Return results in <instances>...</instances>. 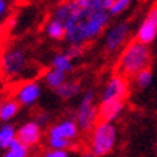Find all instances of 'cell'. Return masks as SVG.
<instances>
[{
    "instance_id": "1",
    "label": "cell",
    "mask_w": 157,
    "mask_h": 157,
    "mask_svg": "<svg viewBox=\"0 0 157 157\" xmlns=\"http://www.w3.org/2000/svg\"><path fill=\"white\" fill-rule=\"evenodd\" d=\"M53 17L65 26V40L69 45L85 46L97 39L109 25L108 10L86 7L74 0H65L55 7Z\"/></svg>"
},
{
    "instance_id": "2",
    "label": "cell",
    "mask_w": 157,
    "mask_h": 157,
    "mask_svg": "<svg viewBox=\"0 0 157 157\" xmlns=\"http://www.w3.org/2000/svg\"><path fill=\"white\" fill-rule=\"evenodd\" d=\"M151 65V52L148 45L134 39L121 51L117 62V71L127 78H133L138 71Z\"/></svg>"
},
{
    "instance_id": "3",
    "label": "cell",
    "mask_w": 157,
    "mask_h": 157,
    "mask_svg": "<svg viewBox=\"0 0 157 157\" xmlns=\"http://www.w3.org/2000/svg\"><path fill=\"white\" fill-rule=\"evenodd\" d=\"M90 153L92 156L102 157L113 153L117 143V127L113 121H98L90 131Z\"/></svg>"
},
{
    "instance_id": "4",
    "label": "cell",
    "mask_w": 157,
    "mask_h": 157,
    "mask_svg": "<svg viewBox=\"0 0 157 157\" xmlns=\"http://www.w3.org/2000/svg\"><path fill=\"white\" fill-rule=\"evenodd\" d=\"M78 134H79V127L75 120L65 118L49 127L46 144L49 148L69 150L74 146V141L78 138Z\"/></svg>"
},
{
    "instance_id": "5",
    "label": "cell",
    "mask_w": 157,
    "mask_h": 157,
    "mask_svg": "<svg viewBox=\"0 0 157 157\" xmlns=\"http://www.w3.org/2000/svg\"><path fill=\"white\" fill-rule=\"evenodd\" d=\"M29 69V58L23 48L12 46L0 55V72L10 79L23 76Z\"/></svg>"
},
{
    "instance_id": "6",
    "label": "cell",
    "mask_w": 157,
    "mask_h": 157,
    "mask_svg": "<svg viewBox=\"0 0 157 157\" xmlns=\"http://www.w3.org/2000/svg\"><path fill=\"white\" fill-rule=\"evenodd\" d=\"M95 92L92 90H86L82 94L78 108L75 111V121L79 127V131L90 133L94 128L100 118H98V105L95 102Z\"/></svg>"
},
{
    "instance_id": "7",
    "label": "cell",
    "mask_w": 157,
    "mask_h": 157,
    "mask_svg": "<svg viewBox=\"0 0 157 157\" xmlns=\"http://www.w3.org/2000/svg\"><path fill=\"white\" fill-rule=\"evenodd\" d=\"M130 30H131V28H130L128 22H118V23L113 25L104 36L102 45H104L105 52L115 53L117 51H120L128 40Z\"/></svg>"
},
{
    "instance_id": "8",
    "label": "cell",
    "mask_w": 157,
    "mask_h": 157,
    "mask_svg": "<svg viewBox=\"0 0 157 157\" xmlns=\"http://www.w3.org/2000/svg\"><path fill=\"white\" fill-rule=\"evenodd\" d=\"M130 92V81L127 76L121 74L109 76V79L105 82L100 100H127Z\"/></svg>"
},
{
    "instance_id": "9",
    "label": "cell",
    "mask_w": 157,
    "mask_h": 157,
    "mask_svg": "<svg viewBox=\"0 0 157 157\" xmlns=\"http://www.w3.org/2000/svg\"><path fill=\"white\" fill-rule=\"evenodd\" d=\"M157 38V2H154L150 9L147 10V14L143 19V22L138 25L136 38L140 42L150 45Z\"/></svg>"
},
{
    "instance_id": "10",
    "label": "cell",
    "mask_w": 157,
    "mask_h": 157,
    "mask_svg": "<svg viewBox=\"0 0 157 157\" xmlns=\"http://www.w3.org/2000/svg\"><path fill=\"white\" fill-rule=\"evenodd\" d=\"M42 95V85L38 81H26L22 85L17 86L14 92V100L22 107H32L38 102Z\"/></svg>"
},
{
    "instance_id": "11",
    "label": "cell",
    "mask_w": 157,
    "mask_h": 157,
    "mask_svg": "<svg viewBox=\"0 0 157 157\" xmlns=\"http://www.w3.org/2000/svg\"><path fill=\"white\" fill-rule=\"evenodd\" d=\"M16 137L19 138L22 143L26 144L29 148L35 147L42 140V125L38 121H28L17 128Z\"/></svg>"
},
{
    "instance_id": "12",
    "label": "cell",
    "mask_w": 157,
    "mask_h": 157,
    "mask_svg": "<svg viewBox=\"0 0 157 157\" xmlns=\"http://www.w3.org/2000/svg\"><path fill=\"white\" fill-rule=\"evenodd\" d=\"M125 100H100L98 118L101 121H114L123 114Z\"/></svg>"
},
{
    "instance_id": "13",
    "label": "cell",
    "mask_w": 157,
    "mask_h": 157,
    "mask_svg": "<svg viewBox=\"0 0 157 157\" xmlns=\"http://www.w3.org/2000/svg\"><path fill=\"white\" fill-rule=\"evenodd\" d=\"M45 33L49 39L52 40H63L65 39V26L61 20H58L56 17H51V19L45 23Z\"/></svg>"
},
{
    "instance_id": "14",
    "label": "cell",
    "mask_w": 157,
    "mask_h": 157,
    "mask_svg": "<svg viewBox=\"0 0 157 157\" xmlns=\"http://www.w3.org/2000/svg\"><path fill=\"white\" fill-rule=\"evenodd\" d=\"M55 92L58 94V97H61L62 100H71V98L76 97L79 92H81V84L78 81L68 79L67 78L65 82L55 90Z\"/></svg>"
},
{
    "instance_id": "15",
    "label": "cell",
    "mask_w": 157,
    "mask_h": 157,
    "mask_svg": "<svg viewBox=\"0 0 157 157\" xmlns=\"http://www.w3.org/2000/svg\"><path fill=\"white\" fill-rule=\"evenodd\" d=\"M20 109V104L16 100H6L0 102V121L7 123L13 120Z\"/></svg>"
},
{
    "instance_id": "16",
    "label": "cell",
    "mask_w": 157,
    "mask_h": 157,
    "mask_svg": "<svg viewBox=\"0 0 157 157\" xmlns=\"http://www.w3.org/2000/svg\"><path fill=\"white\" fill-rule=\"evenodd\" d=\"M51 65H52L53 69H58V71H61L68 75V74L74 69V59H72L67 52L56 53V55L52 58Z\"/></svg>"
},
{
    "instance_id": "17",
    "label": "cell",
    "mask_w": 157,
    "mask_h": 157,
    "mask_svg": "<svg viewBox=\"0 0 157 157\" xmlns=\"http://www.w3.org/2000/svg\"><path fill=\"white\" fill-rule=\"evenodd\" d=\"M17 128L7 123H3L0 125V150H6L9 147V144L16 138Z\"/></svg>"
},
{
    "instance_id": "18",
    "label": "cell",
    "mask_w": 157,
    "mask_h": 157,
    "mask_svg": "<svg viewBox=\"0 0 157 157\" xmlns=\"http://www.w3.org/2000/svg\"><path fill=\"white\" fill-rule=\"evenodd\" d=\"M67 79V74H63V72L58 71V69H53L51 68L49 71L45 72V75H43V82H45V85L49 86L51 90H56L59 85H62L63 82Z\"/></svg>"
},
{
    "instance_id": "19",
    "label": "cell",
    "mask_w": 157,
    "mask_h": 157,
    "mask_svg": "<svg viewBox=\"0 0 157 157\" xmlns=\"http://www.w3.org/2000/svg\"><path fill=\"white\" fill-rule=\"evenodd\" d=\"M29 150H30V148L16 137L13 141L9 144V147L5 150L6 151L5 156L6 157H26L29 154Z\"/></svg>"
},
{
    "instance_id": "20",
    "label": "cell",
    "mask_w": 157,
    "mask_h": 157,
    "mask_svg": "<svg viewBox=\"0 0 157 157\" xmlns=\"http://www.w3.org/2000/svg\"><path fill=\"white\" fill-rule=\"evenodd\" d=\"M133 81H134V86L137 90H146V88H148L153 82V74L150 71V68H144L141 71H138L133 76Z\"/></svg>"
},
{
    "instance_id": "21",
    "label": "cell",
    "mask_w": 157,
    "mask_h": 157,
    "mask_svg": "<svg viewBox=\"0 0 157 157\" xmlns=\"http://www.w3.org/2000/svg\"><path fill=\"white\" fill-rule=\"evenodd\" d=\"M131 3H133V0H113V3L108 9V13L111 16H118L128 9Z\"/></svg>"
},
{
    "instance_id": "22",
    "label": "cell",
    "mask_w": 157,
    "mask_h": 157,
    "mask_svg": "<svg viewBox=\"0 0 157 157\" xmlns=\"http://www.w3.org/2000/svg\"><path fill=\"white\" fill-rule=\"evenodd\" d=\"M76 3H79L86 7H92V9H101V10H108L113 0H74Z\"/></svg>"
},
{
    "instance_id": "23",
    "label": "cell",
    "mask_w": 157,
    "mask_h": 157,
    "mask_svg": "<svg viewBox=\"0 0 157 157\" xmlns=\"http://www.w3.org/2000/svg\"><path fill=\"white\" fill-rule=\"evenodd\" d=\"M45 157H68L69 156V150H63V148H49L43 153Z\"/></svg>"
},
{
    "instance_id": "24",
    "label": "cell",
    "mask_w": 157,
    "mask_h": 157,
    "mask_svg": "<svg viewBox=\"0 0 157 157\" xmlns=\"http://www.w3.org/2000/svg\"><path fill=\"white\" fill-rule=\"evenodd\" d=\"M82 51H84V46H81V45H69V48H68L67 53L72 58V59H75V58L81 56Z\"/></svg>"
},
{
    "instance_id": "25",
    "label": "cell",
    "mask_w": 157,
    "mask_h": 157,
    "mask_svg": "<svg viewBox=\"0 0 157 157\" xmlns=\"http://www.w3.org/2000/svg\"><path fill=\"white\" fill-rule=\"evenodd\" d=\"M7 12H9V2L7 0H0V20L5 19Z\"/></svg>"
},
{
    "instance_id": "26",
    "label": "cell",
    "mask_w": 157,
    "mask_h": 157,
    "mask_svg": "<svg viewBox=\"0 0 157 157\" xmlns=\"http://www.w3.org/2000/svg\"><path fill=\"white\" fill-rule=\"evenodd\" d=\"M49 118H51V115H49L48 113H40V114L36 117V120H35V121H38V123L43 127V125H45V124L49 121Z\"/></svg>"
},
{
    "instance_id": "27",
    "label": "cell",
    "mask_w": 157,
    "mask_h": 157,
    "mask_svg": "<svg viewBox=\"0 0 157 157\" xmlns=\"http://www.w3.org/2000/svg\"><path fill=\"white\" fill-rule=\"evenodd\" d=\"M2 40H3V30L0 28V45H2Z\"/></svg>"
}]
</instances>
